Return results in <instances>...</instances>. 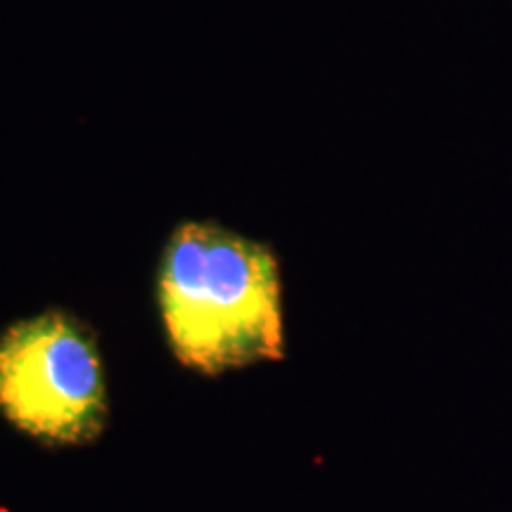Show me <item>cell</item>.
I'll return each mask as SVG.
<instances>
[{
    "label": "cell",
    "instance_id": "1",
    "mask_svg": "<svg viewBox=\"0 0 512 512\" xmlns=\"http://www.w3.org/2000/svg\"><path fill=\"white\" fill-rule=\"evenodd\" d=\"M157 302L169 347L204 375L283 358V285L275 254L209 221L181 223L166 240Z\"/></svg>",
    "mask_w": 512,
    "mask_h": 512
},
{
    "label": "cell",
    "instance_id": "2",
    "mask_svg": "<svg viewBox=\"0 0 512 512\" xmlns=\"http://www.w3.org/2000/svg\"><path fill=\"white\" fill-rule=\"evenodd\" d=\"M0 411L17 430L57 446L91 444L105 430L107 392L98 339L53 309L0 337Z\"/></svg>",
    "mask_w": 512,
    "mask_h": 512
}]
</instances>
